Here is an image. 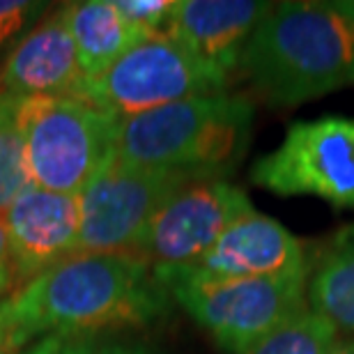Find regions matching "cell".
Wrapping results in <instances>:
<instances>
[{
  "label": "cell",
  "instance_id": "cell-24",
  "mask_svg": "<svg viewBox=\"0 0 354 354\" xmlns=\"http://www.w3.org/2000/svg\"><path fill=\"white\" fill-rule=\"evenodd\" d=\"M329 354H354V338L343 341V343H336L334 350H331Z\"/></svg>",
  "mask_w": 354,
  "mask_h": 354
},
{
  "label": "cell",
  "instance_id": "cell-13",
  "mask_svg": "<svg viewBox=\"0 0 354 354\" xmlns=\"http://www.w3.org/2000/svg\"><path fill=\"white\" fill-rule=\"evenodd\" d=\"M83 72L62 12L35 24L7 55L0 92L14 97H72Z\"/></svg>",
  "mask_w": 354,
  "mask_h": 354
},
{
  "label": "cell",
  "instance_id": "cell-18",
  "mask_svg": "<svg viewBox=\"0 0 354 354\" xmlns=\"http://www.w3.org/2000/svg\"><path fill=\"white\" fill-rule=\"evenodd\" d=\"M19 354H150L133 345L111 343L102 336H46L28 345Z\"/></svg>",
  "mask_w": 354,
  "mask_h": 354
},
{
  "label": "cell",
  "instance_id": "cell-8",
  "mask_svg": "<svg viewBox=\"0 0 354 354\" xmlns=\"http://www.w3.org/2000/svg\"><path fill=\"white\" fill-rule=\"evenodd\" d=\"M251 180L276 196H315L354 207V118L295 122L274 152L260 157Z\"/></svg>",
  "mask_w": 354,
  "mask_h": 354
},
{
  "label": "cell",
  "instance_id": "cell-21",
  "mask_svg": "<svg viewBox=\"0 0 354 354\" xmlns=\"http://www.w3.org/2000/svg\"><path fill=\"white\" fill-rule=\"evenodd\" d=\"M7 292H14V279L10 263H0V304L7 299Z\"/></svg>",
  "mask_w": 354,
  "mask_h": 354
},
{
  "label": "cell",
  "instance_id": "cell-14",
  "mask_svg": "<svg viewBox=\"0 0 354 354\" xmlns=\"http://www.w3.org/2000/svg\"><path fill=\"white\" fill-rule=\"evenodd\" d=\"M62 19L74 39L76 55L83 79L102 74L113 62L120 60L136 46L145 35H140L118 12L113 0H83L62 7Z\"/></svg>",
  "mask_w": 354,
  "mask_h": 354
},
{
  "label": "cell",
  "instance_id": "cell-2",
  "mask_svg": "<svg viewBox=\"0 0 354 354\" xmlns=\"http://www.w3.org/2000/svg\"><path fill=\"white\" fill-rule=\"evenodd\" d=\"M239 69L274 106H297L354 86V26L331 3L269 5Z\"/></svg>",
  "mask_w": 354,
  "mask_h": 354
},
{
  "label": "cell",
  "instance_id": "cell-4",
  "mask_svg": "<svg viewBox=\"0 0 354 354\" xmlns=\"http://www.w3.org/2000/svg\"><path fill=\"white\" fill-rule=\"evenodd\" d=\"M17 120L35 184L46 191L81 196L118 157L120 118L79 97H17Z\"/></svg>",
  "mask_w": 354,
  "mask_h": 354
},
{
  "label": "cell",
  "instance_id": "cell-12",
  "mask_svg": "<svg viewBox=\"0 0 354 354\" xmlns=\"http://www.w3.org/2000/svg\"><path fill=\"white\" fill-rule=\"evenodd\" d=\"M267 10L256 0H175L168 35L230 79Z\"/></svg>",
  "mask_w": 354,
  "mask_h": 354
},
{
  "label": "cell",
  "instance_id": "cell-17",
  "mask_svg": "<svg viewBox=\"0 0 354 354\" xmlns=\"http://www.w3.org/2000/svg\"><path fill=\"white\" fill-rule=\"evenodd\" d=\"M336 343L338 329L334 324L315 310L304 308L242 354H329Z\"/></svg>",
  "mask_w": 354,
  "mask_h": 354
},
{
  "label": "cell",
  "instance_id": "cell-22",
  "mask_svg": "<svg viewBox=\"0 0 354 354\" xmlns=\"http://www.w3.org/2000/svg\"><path fill=\"white\" fill-rule=\"evenodd\" d=\"M331 7H334L336 12H341L354 26V0H336V3H331Z\"/></svg>",
  "mask_w": 354,
  "mask_h": 354
},
{
  "label": "cell",
  "instance_id": "cell-20",
  "mask_svg": "<svg viewBox=\"0 0 354 354\" xmlns=\"http://www.w3.org/2000/svg\"><path fill=\"white\" fill-rule=\"evenodd\" d=\"M46 7V3H30V0H0V53L17 46Z\"/></svg>",
  "mask_w": 354,
  "mask_h": 354
},
{
  "label": "cell",
  "instance_id": "cell-7",
  "mask_svg": "<svg viewBox=\"0 0 354 354\" xmlns=\"http://www.w3.org/2000/svg\"><path fill=\"white\" fill-rule=\"evenodd\" d=\"M194 180L203 177L115 157L81 191V232L74 256L136 253L161 205Z\"/></svg>",
  "mask_w": 354,
  "mask_h": 354
},
{
  "label": "cell",
  "instance_id": "cell-25",
  "mask_svg": "<svg viewBox=\"0 0 354 354\" xmlns=\"http://www.w3.org/2000/svg\"><path fill=\"white\" fill-rule=\"evenodd\" d=\"M0 354H14V352H10V350H0Z\"/></svg>",
  "mask_w": 354,
  "mask_h": 354
},
{
  "label": "cell",
  "instance_id": "cell-19",
  "mask_svg": "<svg viewBox=\"0 0 354 354\" xmlns=\"http://www.w3.org/2000/svg\"><path fill=\"white\" fill-rule=\"evenodd\" d=\"M113 5L145 37L166 35L175 10V0H113Z\"/></svg>",
  "mask_w": 354,
  "mask_h": 354
},
{
  "label": "cell",
  "instance_id": "cell-26",
  "mask_svg": "<svg viewBox=\"0 0 354 354\" xmlns=\"http://www.w3.org/2000/svg\"><path fill=\"white\" fill-rule=\"evenodd\" d=\"M0 350H7L5 345H3V338H0Z\"/></svg>",
  "mask_w": 354,
  "mask_h": 354
},
{
  "label": "cell",
  "instance_id": "cell-16",
  "mask_svg": "<svg viewBox=\"0 0 354 354\" xmlns=\"http://www.w3.org/2000/svg\"><path fill=\"white\" fill-rule=\"evenodd\" d=\"M32 187L37 184L28 161L26 133L17 120V97L0 92V216Z\"/></svg>",
  "mask_w": 354,
  "mask_h": 354
},
{
  "label": "cell",
  "instance_id": "cell-5",
  "mask_svg": "<svg viewBox=\"0 0 354 354\" xmlns=\"http://www.w3.org/2000/svg\"><path fill=\"white\" fill-rule=\"evenodd\" d=\"M228 81L166 32L140 39L102 74L83 79L72 97L122 120L182 99L216 95Z\"/></svg>",
  "mask_w": 354,
  "mask_h": 354
},
{
  "label": "cell",
  "instance_id": "cell-11",
  "mask_svg": "<svg viewBox=\"0 0 354 354\" xmlns=\"http://www.w3.org/2000/svg\"><path fill=\"white\" fill-rule=\"evenodd\" d=\"M14 290L76 253L81 196L28 189L3 214Z\"/></svg>",
  "mask_w": 354,
  "mask_h": 354
},
{
  "label": "cell",
  "instance_id": "cell-3",
  "mask_svg": "<svg viewBox=\"0 0 354 354\" xmlns=\"http://www.w3.org/2000/svg\"><path fill=\"white\" fill-rule=\"evenodd\" d=\"M253 106L239 95H203L122 118L115 154L136 166L221 177L251 145Z\"/></svg>",
  "mask_w": 354,
  "mask_h": 354
},
{
  "label": "cell",
  "instance_id": "cell-6",
  "mask_svg": "<svg viewBox=\"0 0 354 354\" xmlns=\"http://www.w3.org/2000/svg\"><path fill=\"white\" fill-rule=\"evenodd\" d=\"M308 272L177 283L168 292L223 350L242 354L306 308Z\"/></svg>",
  "mask_w": 354,
  "mask_h": 354
},
{
  "label": "cell",
  "instance_id": "cell-10",
  "mask_svg": "<svg viewBox=\"0 0 354 354\" xmlns=\"http://www.w3.org/2000/svg\"><path fill=\"white\" fill-rule=\"evenodd\" d=\"M301 242L272 216L251 212L239 218L194 263L159 276L166 288L177 283H209L292 274L308 269Z\"/></svg>",
  "mask_w": 354,
  "mask_h": 354
},
{
  "label": "cell",
  "instance_id": "cell-15",
  "mask_svg": "<svg viewBox=\"0 0 354 354\" xmlns=\"http://www.w3.org/2000/svg\"><path fill=\"white\" fill-rule=\"evenodd\" d=\"M306 301L338 331L354 334V223L329 237L317 253L308 272Z\"/></svg>",
  "mask_w": 354,
  "mask_h": 354
},
{
  "label": "cell",
  "instance_id": "cell-9",
  "mask_svg": "<svg viewBox=\"0 0 354 354\" xmlns=\"http://www.w3.org/2000/svg\"><path fill=\"white\" fill-rule=\"evenodd\" d=\"M251 212L256 209L249 196L223 177L194 180L161 205L136 253L159 279L201 258L232 223Z\"/></svg>",
  "mask_w": 354,
  "mask_h": 354
},
{
  "label": "cell",
  "instance_id": "cell-23",
  "mask_svg": "<svg viewBox=\"0 0 354 354\" xmlns=\"http://www.w3.org/2000/svg\"><path fill=\"white\" fill-rule=\"evenodd\" d=\"M0 263H10V246H7V232L3 216H0Z\"/></svg>",
  "mask_w": 354,
  "mask_h": 354
},
{
  "label": "cell",
  "instance_id": "cell-1",
  "mask_svg": "<svg viewBox=\"0 0 354 354\" xmlns=\"http://www.w3.org/2000/svg\"><path fill=\"white\" fill-rule=\"evenodd\" d=\"M168 308L171 292L138 253H83L7 295L0 304V338L19 354L35 338L145 327Z\"/></svg>",
  "mask_w": 354,
  "mask_h": 354
}]
</instances>
